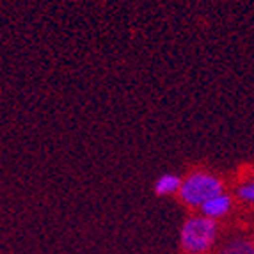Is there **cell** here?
<instances>
[{
    "label": "cell",
    "instance_id": "1",
    "mask_svg": "<svg viewBox=\"0 0 254 254\" xmlns=\"http://www.w3.org/2000/svg\"><path fill=\"white\" fill-rule=\"evenodd\" d=\"M217 222L206 215H194L180 229V246L187 254H204L217 240Z\"/></svg>",
    "mask_w": 254,
    "mask_h": 254
},
{
    "label": "cell",
    "instance_id": "2",
    "mask_svg": "<svg viewBox=\"0 0 254 254\" xmlns=\"http://www.w3.org/2000/svg\"><path fill=\"white\" fill-rule=\"evenodd\" d=\"M222 194V182L217 176L203 171L189 174L182 183L178 195L190 208H201L208 199Z\"/></svg>",
    "mask_w": 254,
    "mask_h": 254
},
{
    "label": "cell",
    "instance_id": "3",
    "mask_svg": "<svg viewBox=\"0 0 254 254\" xmlns=\"http://www.w3.org/2000/svg\"><path fill=\"white\" fill-rule=\"evenodd\" d=\"M231 206H233V199H231V195L228 194H219L212 199H208L206 203L201 206V215H206L210 219L217 220L220 217L228 215L231 212Z\"/></svg>",
    "mask_w": 254,
    "mask_h": 254
},
{
    "label": "cell",
    "instance_id": "4",
    "mask_svg": "<svg viewBox=\"0 0 254 254\" xmlns=\"http://www.w3.org/2000/svg\"><path fill=\"white\" fill-rule=\"evenodd\" d=\"M183 180L176 174H162L160 178L155 182V194L157 195H171V194H178L180 189H182Z\"/></svg>",
    "mask_w": 254,
    "mask_h": 254
},
{
    "label": "cell",
    "instance_id": "5",
    "mask_svg": "<svg viewBox=\"0 0 254 254\" xmlns=\"http://www.w3.org/2000/svg\"><path fill=\"white\" fill-rule=\"evenodd\" d=\"M217 254H254V242L247 238H235L220 247Z\"/></svg>",
    "mask_w": 254,
    "mask_h": 254
},
{
    "label": "cell",
    "instance_id": "6",
    "mask_svg": "<svg viewBox=\"0 0 254 254\" xmlns=\"http://www.w3.org/2000/svg\"><path fill=\"white\" fill-rule=\"evenodd\" d=\"M237 194L242 201H246V203H254V180L253 182L244 183L242 187H238Z\"/></svg>",
    "mask_w": 254,
    "mask_h": 254
}]
</instances>
